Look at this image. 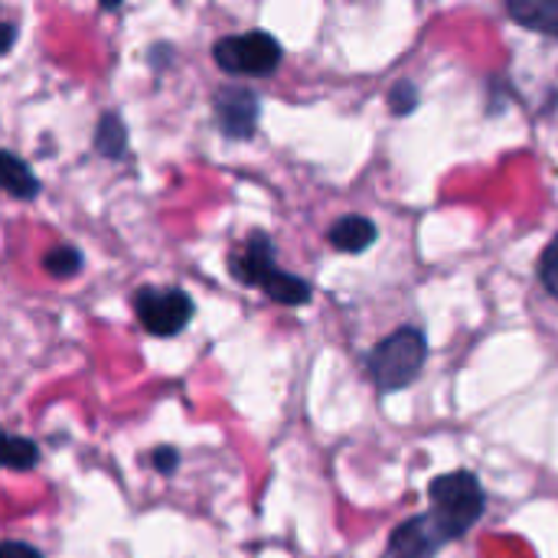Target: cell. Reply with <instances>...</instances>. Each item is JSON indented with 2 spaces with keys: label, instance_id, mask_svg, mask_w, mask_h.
I'll return each mask as SVG.
<instances>
[{
  "label": "cell",
  "instance_id": "obj_2",
  "mask_svg": "<svg viewBox=\"0 0 558 558\" xmlns=\"http://www.w3.org/2000/svg\"><path fill=\"white\" fill-rule=\"evenodd\" d=\"M428 360V337L418 327H399L366 356V373L383 392H399L412 386Z\"/></svg>",
  "mask_w": 558,
  "mask_h": 558
},
{
  "label": "cell",
  "instance_id": "obj_10",
  "mask_svg": "<svg viewBox=\"0 0 558 558\" xmlns=\"http://www.w3.org/2000/svg\"><path fill=\"white\" fill-rule=\"evenodd\" d=\"M262 291L275 301V304H284V307H301V304H307L311 301V284L304 281V278H298V275H291V271H271L268 278H265V284H262Z\"/></svg>",
  "mask_w": 558,
  "mask_h": 558
},
{
  "label": "cell",
  "instance_id": "obj_3",
  "mask_svg": "<svg viewBox=\"0 0 558 558\" xmlns=\"http://www.w3.org/2000/svg\"><path fill=\"white\" fill-rule=\"evenodd\" d=\"M213 59L229 75H271L281 65V43L265 29L222 36L213 46Z\"/></svg>",
  "mask_w": 558,
  "mask_h": 558
},
{
  "label": "cell",
  "instance_id": "obj_13",
  "mask_svg": "<svg viewBox=\"0 0 558 558\" xmlns=\"http://www.w3.org/2000/svg\"><path fill=\"white\" fill-rule=\"evenodd\" d=\"M36 464H39L36 441L20 438V435H7L3 438V468H10V471H29Z\"/></svg>",
  "mask_w": 558,
  "mask_h": 558
},
{
  "label": "cell",
  "instance_id": "obj_9",
  "mask_svg": "<svg viewBox=\"0 0 558 558\" xmlns=\"http://www.w3.org/2000/svg\"><path fill=\"white\" fill-rule=\"evenodd\" d=\"M507 13L520 26L558 39V0H510L507 3Z\"/></svg>",
  "mask_w": 558,
  "mask_h": 558
},
{
  "label": "cell",
  "instance_id": "obj_15",
  "mask_svg": "<svg viewBox=\"0 0 558 558\" xmlns=\"http://www.w3.org/2000/svg\"><path fill=\"white\" fill-rule=\"evenodd\" d=\"M415 108H418V85L409 82V78L396 82L392 92H389V111L399 114V118H405V114H412Z\"/></svg>",
  "mask_w": 558,
  "mask_h": 558
},
{
  "label": "cell",
  "instance_id": "obj_11",
  "mask_svg": "<svg viewBox=\"0 0 558 558\" xmlns=\"http://www.w3.org/2000/svg\"><path fill=\"white\" fill-rule=\"evenodd\" d=\"M95 154L98 157H108V160H121L124 150H128V128L121 121V114L114 111H105L95 124Z\"/></svg>",
  "mask_w": 558,
  "mask_h": 558
},
{
  "label": "cell",
  "instance_id": "obj_17",
  "mask_svg": "<svg viewBox=\"0 0 558 558\" xmlns=\"http://www.w3.org/2000/svg\"><path fill=\"white\" fill-rule=\"evenodd\" d=\"M177 464H180L177 448H157V451H154V468H157L160 474H173Z\"/></svg>",
  "mask_w": 558,
  "mask_h": 558
},
{
  "label": "cell",
  "instance_id": "obj_19",
  "mask_svg": "<svg viewBox=\"0 0 558 558\" xmlns=\"http://www.w3.org/2000/svg\"><path fill=\"white\" fill-rule=\"evenodd\" d=\"M13 39H16V26L13 23H3V52H10Z\"/></svg>",
  "mask_w": 558,
  "mask_h": 558
},
{
  "label": "cell",
  "instance_id": "obj_12",
  "mask_svg": "<svg viewBox=\"0 0 558 558\" xmlns=\"http://www.w3.org/2000/svg\"><path fill=\"white\" fill-rule=\"evenodd\" d=\"M0 167H3V190L16 199H33L39 193V180L36 173L29 170L26 160H20L13 150H3L0 154Z\"/></svg>",
  "mask_w": 558,
  "mask_h": 558
},
{
  "label": "cell",
  "instance_id": "obj_5",
  "mask_svg": "<svg viewBox=\"0 0 558 558\" xmlns=\"http://www.w3.org/2000/svg\"><path fill=\"white\" fill-rule=\"evenodd\" d=\"M213 108H216V121L222 128L226 137H239V141H248L258 128V95L245 85H226L216 92L213 98Z\"/></svg>",
  "mask_w": 558,
  "mask_h": 558
},
{
  "label": "cell",
  "instance_id": "obj_16",
  "mask_svg": "<svg viewBox=\"0 0 558 558\" xmlns=\"http://www.w3.org/2000/svg\"><path fill=\"white\" fill-rule=\"evenodd\" d=\"M539 281L553 298H558V235L546 245V252L539 258Z\"/></svg>",
  "mask_w": 558,
  "mask_h": 558
},
{
  "label": "cell",
  "instance_id": "obj_8",
  "mask_svg": "<svg viewBox=\"0 0 558 558\" xmlns=\"http://www.w3.org/2000/svg\"><path fill=\"white\" fill-rule=\"evenodd\" d=\"M376 222L366 219V216H343L340 222H333L330 229V245L337 252H347V255H360L366 252L373 242H376Z\"/></svg>",
  "mask_w": 558,
  "mask_h": 558
},
{
  "label": "cell",
  "instance_id": "obj_14",
  "mask_svg": "<svg viewBox=\"0 0 558 558\" xmlns=\"http://www.w3.org/2000/svg\"><path fill=\"white\" fill-rule=\"evenodd\" d=\"M43 265H46V271H49L52 278L69 281V278H75V275L82 271V252L72 248V245H56L52 252H46Z\"/></svg>",
  "mask_w": 558,
  "mask_h": 558
},
{
  "label": "cell",
  "instance_id": "obj_1",
  "mask_svg": "<svg viewBox=\"0 0 558 558\" xmlns=\"http://www.w3.org/2000/svg\"><path fill=\"white\" fill-rule=\"evenodd\" d=\"M428 497H432L428 517L435 520L445 543L468 536L487 510V494L471 471H454V474L435 477L428 487Z\"/></svg>",
  "mask_w": 558,
  "mask_h": 558
},
{
  "label": "cell",
  "instance_id": "obj_7",
  "mask_svg": "<svg viewBox=\"0 0 558 558\" xmlns=\"http://www.w3.org/2000/svg\"><path fill=\"white\" fill-rule=\"evenodd\" d=\"M441 543L445 539H441V533H438V526H435V520L428 513L412 517L399 530H392L386 558H435Z\"/></svg>",
  "mask_w": 558,
  "mask_h": 558
},
{
  "label": "cell",
  "instance_id": "obj_4",
  "mask_svg": "<svg viewBox=\"0 0 558 558\" xmlns=\"http://www.w3.org/2000/svg\"><path fill=\"white\" fill-rule=\"evenodd\" d=\"M193 298L180 288H141L134 294V314L154 337H177L193 320Z\"/></svg>",
  "mask_w": 558,
  "mask_h": 558
},
{
  "label": "cell",
  "instance_id": "obj_6",
  "mask_svg": "<svg viewBox=\"0 0 558 558\" xmlns=\"http://www.w3.org/2000/svg\"><path fill=\"white\" fill-rule=\"evenodd\" d=\"M229 271L242 284L262 288L265 278L271 271H278V265H275V242L268 239V232H252L245 239V245L229 255Z\"/></svg>",
  "mask_w": 558,
  "mask_h": 558
},
{
  "label": "cell",
  "instance_id": "obj_18",
  "mask_svg": "<svg viewBox=\"0 0 558 558\" xmlns=\"http://www.w3.org/2000/svg\"><path fill=\"white\" fill-rule=\"evenodd\" d=\"M0 558H43V556H39V549H33V546H26V543L7 539V543L0 546Z\"/></svg>",
  "mask_w": 558,
  "mask_h": 558
}]
</instances>
